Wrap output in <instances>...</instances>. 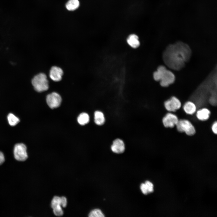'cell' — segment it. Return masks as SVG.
<instances>
[{"mask_svg": "<svg viewBox=\"0 0 217 217\" xmlns=\"http://www.w3.org/2000/svg\"><path fill=\"white\" fill-rule=\"evenodd\" d=\"M178 120L176 115L171 113H168L163 118L162 123L165 127L172 128L176 125Z\"/></svg>", "mask_w": 217, "mask_h": 217, "instance_id": "8", "label": "cell"}, {"mask_svg": "<svg viewBox=\"0 0 217 217\" xmlns=\"http://www.w3.org/2000/svg\"><path fill=\"white\" fill-rule=\"evenodd\" d=\"M183 108L185 112L188 114L192 115L194 113L196 110V107L195 104L190 101L186 102L184 105Z\"/></svg>", "mask_w": 217, "mask_h": 217, "instance_id": "14", "label": "cell"}, {"mask_svg": "<svg viewBox=\"0 0 217 217\" xmlns=\"http://www.w3.org/2000/svg\"><path fill=\"white\" fill-rule=\"evenodd\" d=\"M166 110L170 112H175L180 108L181 104L180 100L176 97L173 96L164 102Z\"/></svg>", "mask_w": 217, "mask_h": 217, "instance_id": "7", "label": "cell"}, {"mask_svg": "<svg viewBox=\"0 0 217 217\" xmlns=\"http://www.w3.org/2000/svg\"><path fill=\"white\" fill-rule=\"evenodd\" d=\"M217 123L216 121L212 124V129L213 132L215 134L217 133Z\"/></svg>", "mask_w": 217, "mask_h": 217, "instance_id": "22", "label": "cell"}, {"mask_svg": "<svg viewBox=\"0 0 217 217\" xmlns=\"http://www.w3.org/2000/svg\"><path fill=\"white\" fill-rule=\"evenodd\" d=\"M63 74V71L61 68L54 66L51 68L50 70L49 76L52 80L58 82L61 80Z\"/></svg>", "mask_w": 217, "mask_h": 217, "instance_id": "9", "label": "cell"}, {"mask_svg": "<svg viewBox=\"0 0 217 217\" xmlns=\"http://www.w3.org/2000/svg\"><path fill=\"white\" fill-rule=\"evenodd\" d=\"M14 154L16 160L19 161H25L28 157L25 145L23 143L16 144L14 147Z\"/></svg>", "mask_w": 217, "mask_h": 217, "instance_id": "5", "label": "cell"}, {"mask_svg": "<svg viewBox=\"0 0 217 217\" xmlns=\"http://www.w3.org/2000/svg\"><path fill=\"white\" fill-rule=\"evenodd\" d=\"M61 197V206L63 207L66 206L67 204V200L66 198L64 197Z\"/></svg>", "mask_w": 217, "mask_h": 217, "instance_id": "21", "label": "cell"}, {"mask_svg": "<svg viewBox=\"0 0 217 217\" xmlns=\"http://www.w3.org/2000/svg\"><path fill=\"white\" fill-rule=\"evenodd\" d=\"M127 41L128 45L134 48H137L140 45L139 38L135 34L130 35L127 38Z\"/></svg>", "mask_w": 217, "mask_h": 217, "instance_id": "11", "label": "cell"}, {"mask_svg": "<svg viewBox=\"0 0 217 217\" xmlns=\"http://www.w3.org/2000/svg\"><path fill=\"white\" fill-rule=\"evenodd\" d=\"M5 158L3 153L0 151V165L2 164L5 162Z\"/></svg>", "mask_w": 217, "mask_h": 217, "instance_id": "23", "label": "cell"}, {"mask_svg": "<svg viewBox=\"0 0 217 217\" xmlns=\"http://www.w3.org/2000/svg\"><path fill=\"white\" fill-rule=\"evenodd\" d=\"M125 149V145L124 142L119 139L115 140L111 146L112 151L116 153H123Z\"/></svg>", "mask_w": 217, "mask_h": 217, "instance_id": "10", "label": "cell"}, {"mask_svg": "<svg viewBox=\"0 0 217 217\" xmlns=\"http://www.w3.org/2000/svg\"><path fill=\"white\" fill-rule=\"evenodd\" d=\"M8 120L9 124L11 126L16 125L19 121V119L12 113H10L8 115Z\"/></svg>", "mask_w": 217, "mask_h": 217, "instance_id": "18", "label": "cell"}, {"mask_svg": "<svg viewBox=\"0 0 217 217\" xmlns=\"http://www.w3.org/2000/svg\"><path fill=\"white\" fill-rule=\"evenodd\" d=\"M31 83L34 89L38 92L46 91L49 89V82L47 76L43 73L35 75L32 79Z\"/></svg>", "mask_w": 217, "mask_h": 217, "instance_id": "3", "label": "cell"}, {"mask_svg": "<svg viewBox=\"0 0 217 217\" xmlns=\"http://www.w3.org/2000/svg\"><path fill=\"white\" fill-rule=\"evenodd\" d=\"M77 120L79 124L82 125H84L89 122V116L86 113H82L78 116Z\"/></svg>", "mask_w": 217, "mask_h": 217, "instance_id": "16", "label": "cell"}, {"mask_svg": "<svg viewBox=\"0 0 217 217\" xmlns=\"http://www.w3.org/2000/svg\"><path fill=\"white\" fill-rule=\"evenodd\" d=\"M61 197L58 196H55L54 197L51 203V206L52 209L61 206Z\"/></svg>", "mask_w": 217, "mask_h": 217, "instance_id": "19", "label": "cell"}, {"mask_svg": "<svg viewBox=\"0 0 217 217\" xmlns=\"http://www.w3.org/2000/svg\"><path fill=\"white\" fill-rule=\"evenodd\" d=\"M153 77L156 81H159L161 86L164 87H168L173 84L175 80L174 73L162 65L159 66L157 71L153 73Z\"/></svg>", "mask_w": 217, "mask_h": 217, "instance_id": "2", "label": "cell"}, {"mask_svg": "<svg viewBox=\"0 0 217 217\" xmlns=\"http://www.w3.org/2000/svg\"><path fill=\"white\" fill-rule=\"evenodd\" d=\"M210 113L209 110L206 108H203L197 111L196 116L200 120L205 121L209 118Z\"/></svg>", "mask_w": 217, "mask_h": 217, "instance_id": "13", "label": "cell"}, {"mask_svg": "<svg viewBox=\"0 0 217 217\" xmlns=\"http://www.w3.org/2000/svg\"><path fill=\"white\" fill-rule=\"evenodd\" d=\"M178 131L181 132H184L187 135L191 136L195 133V129L193 126L189 121L181 119L176 125Z\"/></svg>", "mask_w": 217, "mask_h": 217, "instance_id": "4", "label": "cell"}, {"mask_svg": "<svg viewBox=\"0 0 217 217\" xmlns=\"http://www.w3.org/2000/svg\"><path fill=\"white\" fill-rule=\"evenodd\" d=\"M88 216L90 217H103L105 216L102 211L99 209H95L92 210Z\"/></svg>", "mask_w": 217, "mask_h": 217, "instance_id": "20", "label": "cell"}, {"mask_svg": "<svg viewBox=\"0 0 217 217\" xmlns=\"http://www.w3.org/2000/svg\"><path fill=\"white\" fill-rule=\"evenodd\" d=\"M140 188L142 193L147 195L153 191V185L150 181H147L145 183H142L140 186Z\"/></svg>", "mask_w": 217, "mask_h": 217, "instance_id": "12", "label": "cell"}, {"mask_svg": "<svg viewBox=\"0 0 217 217\" xmlns=\"http://www.w3.org/2000/svg\"><path fill=\"white\" fill-rule=\"evenodd\" d=\"M79 5L78 0H69L67 3L66 7L69 11H73L76 9Z\"/></svg>", "mask_w": 217, "mask_h": 217, "instance_id": "17", "label": "cell"}, {"mask_svg": "<svg viewBox=\"0 0 217 217\" xmlns=\"http://www.w3.org/2000/svg\"><path fill=\"white\" fill-rule=\"evenodd\" d=\"M192 51L190 46L181 41H178L168 46L162 54L165 65L170 69L179 71L190 60Z\"/></svg>", "mask_w": 217, "mask_h": 217, "instance_id": "1", "label": "cell"}, {"mask_svg": "<svg viewBox=\"0 0 217 217\" xmlns=\"http://www.w3.org/2000/svg\"><path fill=\"white\" fill-rule=\"evenodd\" d=\"M60 95L56 92H53L46 96V101L48 105L52 109L58 107L61 102Z\"/></svg>", "mask_w": 217, "mask_h": 217, "instance_id": "6", "label": "cell"}, {"mask_svg": "<svg viewBox=\"0 0 217 217\" xmlns=\"http://www.w3.org/2000/svg\"><path fill=\"white\" fill-rule=\"evenodd\" d=\"M94 121L95 123L99 125L103 124L105 121V118L102 112L97 111L94 113Z\"/></svg>", "mask_w": 217, "mask_h": 217, "instance_id": "15", "label": "cell"}]
</instances>
